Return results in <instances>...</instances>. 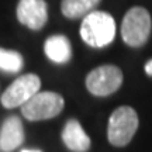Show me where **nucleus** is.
<instances>
[{"label": "nucleus", "instance_id": "9b49d317", "mask_svg": "<svg viewBox=\"0 0 152 152\" xmlns=\"http://www.w3.org/2000/svg\"><path fill=\"white\" fill-rule=\"evenodd\" d=\"M102 0H62L61 10L68 18H80L96 9Z\"/></svg>", "mask_w": 152, "mask_h": 152}, {"label": "nucleus", "instance_id": "4468645a", "mask_svg": "<svg viewBox=\"0 0 152 152\" xmlns=\"http://www.w3.org/2000/svg\"><path fill=\"white\" fill-rule=\"evenodd\" d=\"M21 152H41V151H38V149H23Z\"/></svg>", "mask_w": 152, "mask_h": 152}, {"label": "nucleus", "instance_id": "6e6552de", "mask_svg": "<svg viewBox=\"0 0 152 152\" xmlns=\"http://www.w3.org/2000/svg\"><path fill=\"white\" fill-rule=\"evenodd\" d=\"M62 141L73 152H87L92 141L77 120H69L62 130Z\"/></svg>", "mask_w": 152, "mask_h": 152}, {"label": "nucleus", "instance_id": "f8f14e48", "mask_svg": "<svg viewBox=\"0 0 152 152\" xmlns=\"http://www.w3.org/2000/svg\"><path fill=\"white\" fill-rule=\"evenodd\" d=\"M23 56L17 51H9V49L0 48V69L6 72H18L23 68Z\"/></svg>", "mask_w": 152, "mask_h": 152}, {"label": "nucleus", "instance_id": "7ed1b4c3", "mask_svg": "<svg viewBox=\"0 0 152 152\" xmlns=\"http://www.w3.org/2000/svg\"><path fill=\"white\" fill-rule=\"evenodd\" d=\"M151 28L152 21L148 10L137 6L125 13L121 23V37L127 45L138 48L148 41Z\"/></svg>", "mask_w": 152, "mask_h": 152}, {"label": "nucleus", "instance_id": "39448f33", "mask_svg": "<svg viewBox=\"0 0 152 152\" xmlns=\"http://www.w3.org/2000/svg\"><path fill=\"white\" fill-rule=\"evenodd\" d=\"M123 83V72L118 66L102 65L93 69L86 77L87 90L94 96H110L118 90Z\"/></svg>", "mask_w": 152, "mask_h": 152}, {"label": "nucleus", "instance_id": "9d476101", "mask_svg": "<svg viewBox=\"0 0 152 152\" xmlns=\"http://www.w3.org/2000/svg\"><path fill=\"white\" fill-rule=\"evenodd\" d=\"M45 55L55 64H66L72 58V45L65 35H52L45 41Z\"/></svg>", "mask_w": 152, "mask_h": 152}, {"label": "nucleus", "instance_id": "f257e3e1", "mask_svg": "<svg viewBox=\"0 0 152 152\" xmlns=\"http://www.w3.org/2000/svg\"><path fill=\"white\" fill-rule=\"evenodd\" d=\"M80 37L93 48H103L111 44L115 37V21L113 16L104 11H90L83 17Z\"/></svg>", "mask_w": 152, "mask_h": 152}, {"label": "nucleus", "instance_id": "ddd939ff", "mask_svg": "<svg viewBox=\"0 0 152 152\" xmlns=\"http://www.w3.org/2000/svg\"><path fill=\"white\" fill-rule=\"evenodd\" d=\"M145 72H147L148 76H152V59L145 64Z\"/></svg>", "mask_w": 152, "mask_h": 152}, {"label": "nucleus", "instance_id": "20e7f679", "mask_svg": "<svg viewBox=\"0 0 152 152\" xmlns=\"http://www.w3.org/2000/svg\"><path fill=\"white\" fill-rule=\"evenodd\" d=\"M65 100L55 92H38L21 106V113L30 121H41L56 117L64 110Z\"/></svg>", "mask_w": 152, "mask_h": 152}, {"label": "nucleus", "instance_id": "0eeeda50", "mask_svg": "<svg viewBox=\"0 0 152 152\" xmlns=\"http://www.w3.org/2000/svg\"><path fill=\"white\" fill-rule=\"evenodd\" d=\"M16 13L18 21L31 30H41L48 21L45 0H20Z\"/></svg>", "mask_w": 152, "mask_h": 152}, {"label": "nucleus", "instance_id": "f03ea898", "mask_svg": "<svg viewBox=\"0 0 152 152\" xmlns=\"http://www.w3.org/2000/svg\"><path fill=\"white\" fill-rule=\"evenodd\" d=\"M140 125L138 114L132 107L121 106L110 115L107 138L114 147H125L135 135Z\"/></svg>", "mask_w": 152, "mask_h": 152}, {"label": "nucleus", "instance_id": "1a4fd4ad", "mask_svg": "<svg viewBox=\"0 0 152 152\" xmlns=\"http://www.w3.org/2000/svg\"><path fill=\"white\" fill-rule=\"evenodd\" d=\"M23 141H24V128L21 120L16 115L6 118L0 130V148L4 152H11L17 147H20Z\"/></svg>", "mask_w": 152, "mask_h": 152}, {"label": "nucleus", "instance_id": "423d86ee", "mask_svg": "<svg viewBox=\"0 0 152 152\" xmlns=\"http://www.w3.org/2000/svg\"><path fill=\"white\" fill-rule=\"evenodd\" d=\"M39 87L41 79L35 73L20 76L4 90L1 96V104L6 109L21 107L28 99H31L35 93L39 92Z\"/></svg>", "mask_w": 152, "mask_h": 152}]
</instances>
